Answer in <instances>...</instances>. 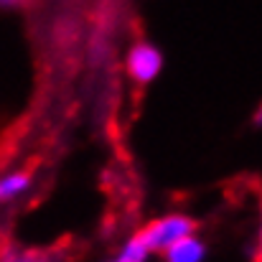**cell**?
<instances>
[{
  "label": "cell",
  "mask_w": 262,
  "mask_h": 262,
  "mask_svg": "<svg viewBox=\"0 0 262 262\" xmlns=\"http://www.w3.org/2000/svg\"><path fill=\"white\" fill-rule=\"evenodd\" d=\"M188 234H196V224L186 214H166V216L150 222L145 229L138 232L140 242L145 245V250L150 255L153 252H166L171 245H176L178 239H183Z\"/></svg>",
  "instance_id": "obj_1"
},
{
  "label": "cell",
  "mask_w": 262,
  "mask_h": 262,
  "mask_svg": "<svg viewBox=\"0 0 262 262\" xmlns=\"http://www.w3.org/2000/svg\"><path fill=\"white\" fill-rule=\"evenodd\" d=\"M163 64H166L163 61V51L156 43H148V41L133 43L127 56H125V72L140 87L156 82L161 77V72H163Z\"/></svg>",
  "instance_id": "obj_2"
},
{
  "label": "cell",
  "mask_w": 262,
  "mask_h": 262,
  "mask_svg": "<svg viewBox=\"0 0 262 262\" xmlns=\"http://www.w3.org/2000/svg\"><path fill=\"white\" fill-rule=\"evenodd\" d=\"M166 262H204L206 260V245L204 239H199L196 234H188L183 239H178L163 252Z\"/></svg>",
  "instance_id": "obj_3"
},
{
  "label": "cell",
  "mask_w": 262,
  "mask_h": 262,
  "mask_svg": "<svg viewBox=\"0 0 262 262\" xmlns=\"http://www.w3.org/2000/svg\"><path fill=\"white\" fill-rule=\"evenodd\" d=\"M28 188H31V173L26 171H10V173L0 176V204L23 196Z\"/></svg>",
  "instance_id": "obj_4"
},
{
  "label": "cell",
  "mask_w": 262,
  "mask_h": 262,
  "mask_svg": "<svg viewBox=\"0 0 262 262\" xmlns=\"http://www.w3.org/2000/svg\"><path fill=\"white\" fill-rule=\"evenodd\" d=\"M0 262H61L56 252H43V250H23V247H8L3 250Z\"/></svg>",
  "instance_id": "obj_5"
},
{
  "label": "cell",
  "mask_w": 262,
  "mask_h": 262,
  "mask_svg": "<svg viewBox=\"0 0 262 262\" xmlns=\"http://www.w3.org/2000/svg\"><path fill=\"white\" fill-rule=\"evenodd\" d=\"M150 257V252L145 250V245L140 242V237L135 234V237H130L122 247H120V252L112 257V260L107 262H145Z\"/></svg>",
  "instance_id": "obj_6"
},
{
  "label": "cell",
  "mask_w": 262,
  "mask_h": 262,
  "mask_svg": "<svg viewBox=\"0 0 262 262\" xmlns=\"http://www.w3.org/2000/svg\"><path fill=\"white\" fill-rule=\"evenodd\" d=\"M26 0H0V8H15V5H23Z\"/></svg>",
  "instance_id": "obj_7"
}]
</instances>
